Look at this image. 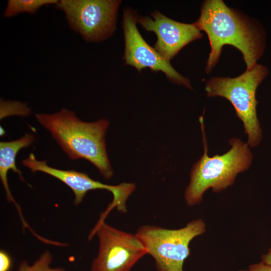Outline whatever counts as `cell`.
<instances>
[{
    "label": "cell",
    "instance_id": "277c9868",
    "mask_svg": "<svg viewBox=\"0 0 271 271\" xmlns=\"http://www.w3.org/2000/svg\"><path fill=\"white\" fill-rule=\"evenodd\" d=\"M267 68L255 64L249 70L235 77H213L207 82V97L221 96L233 106L236 114L243 122L248 136L247 144L255 147L261 139V130L256 115L255 92L267 74Z\"/></svg>",
    "mask_w": 271,
    "mask_h": 271
},
{
    "label": "cell",
    "instance_id": "8fae6325",
    "mask_svg": "<svg viewBox=\"0 0 271 271\" xmlns=\"http://www.w3.org/2000/svg\"><path fill=\"white\" fill-rule=\"evenodd\" d=\"M33 134L26 133L21 138L10 142H1L0 143V178L6 194L7 200L12 202L18 212L23 227L28 225L22 214L21 207L13 196L8 184L7 175L10 170L17 173L20 179L26 182L24 180L21 171L17 167L16 158L19 151L23 148L29 147L34 142Z\"/></svg>",
    "mask_w": 271,
    "mask_h": 271
},
{
    "label": "cell",
    "instance_id": "4fadbf2b",
    "mask_svg": "<svg viewBox=\"0 0 271 271\" xmlns=\"http://www.w3.org/2000/svg\"><path fill=\"white\" fill-rule=\"evenodd\" d=\"M52 260L53 256L51 252L46 250L31 265L29 264L25 260L22 261L19 265L18 271H66L62 267H51L50 264Z\"/></svg>",
    "mask_w": 271,
    "mask_h": 271
},
{
    "label": "cell",
    "instance_id": "52a82bcc",
    "mask_svg": "<svg viewBox=\"0 0 271 271\" xmlns=\"http://www.w3.org/2000/svg\"><path fill=\"white\" fill-rule=\"evenodd\" d=\"M96 234L99 250L93 260L91 271H129L147 250L139 237L117 229L103 221L96 224L88 236Z\"/></svg>",
    "mask_w": 271,
    "mask_h": 271
},
{
    "label": "cell",
    "instance_id": "e0dca14e",
    "mask_svg": "<svg viewBox=\"0 0 271 271\" xmlns=\"http://www.w3.org/2000/svg\"><path fill=\"white\" fill-rule=\"evenodd\" d=\"M261 260L263 262L271 265V248L268 249L266 254L262 255Z\"/></svg>",
    "mask_w": 271,
    "mask_h": 271
},
{
    "label": "cell",
    "instance_id": "ba28073f",
    "mask_svg": "<svg viewBox=\"0 0 271 271\" xmlns=\"http://www.w3.org/2000/svg\"><path fill=\"white\" fill-rule=\"evenodd\" d=\"M22 164L33 173L41 172L50 175L66 185L74 194V204L78 205L86 193L91 190L104 189L111 192L112 202L105 210L101 213L99 221H104L108 213L114 208L121 213L127 211L126 202L136 189V185L131 183H122L117 185L103 184L91 179L86 173L75 170H64L49 166L46 161H39L33 153L22 161Z\"/></svg>",
    "mask_w": 271,
    "mask_h": 271
},
{
    "label": "cell",
    "instance_id": "5bb4252c",
    "mask_svg": "<svg viewBox=\"0 0 271 271\" xmlns=\"http://www.w3.org/2000/svg\"><path fill=\"white\" fill-rule=\"evenodd\" d=\"M30 109L26 103L1 100V118L9 115L25 116L30 114Z\"/></svg>",
    "mask_w": 271,
    "mask_h": 271
},
{
    "label": "cell",
    "instance_id": "2e32d148",
    "mask_svg": "<svg viewBox=\"0 0 271 271\" xmlns=\"http://www.w3.org/2000/svg\"><path fill=\"white\" fill-rule=\"evenodd\" d=\"M248 271H271V265L261 261L250 265Z\"/></svg>",
    "mask_w": 271,
    "mask_h": 271
},
{
    "label": "cell",
    "instance_id": "30bf717a",
    "mask_svg": "<svg viewBox=\"0 0 271 271\" xmlns=\"http://www.w3.org/2000/svg\"><path fill=\"white\" fill-rule=\"evenodd\" d=\"M148 17L137 16V22L148 31L154 32L157 41L154 49L170 62L186 45L202 37L200 31L193 24L174 21L157 10Z\"/></svg>",
    "mask_w": 271,
    "mask_h": 271
},
{
    "label": "cell",
    "instance_id": "5b68a950",
    "mask_svg": "<svg viewBox=\"0 0 271 271\" xmlns=\"http://www.w3.org/2000/svg\"><path fill=\"white\" fill-rule=\"evenodd\" d=\"M205 231V223L199 218L177 229L144 225L135 234L147 254L154 258L158 271H183L184 261L190 254V242Z\"/></svg>",
    "mask_w": 271,
    "mask_h": 271
},
{
    "label": "cell",
    "instance_id": "7a4b0ae2",
    "mask_svg": "<svg viewBox=\"0 0 271 271\" xmlns=\"http://www.w3.org/2000/svg\"><path fill=\"white\" fill-rule=\"evenodd\" d=\"M35 116L70 159L88 160L105 179L113 176L105 141L109 124L107 120L85 122L65 108L53 114L37 113Z\"/></svg>",
    "mask_w": 271,
    "mask_h": 271
},
{
    "label": "cell",
    "instance_id": "ac0fdd59",
    "mask_svg": "<svg viewBox=\"0 0 271 271\" xmlns=\"http://www.w3.org/2000/svg\"><path fill=\"white\" fill-rule=\"evenodd\" d=\"M239 271H247V270H240Z\"/></svg>",
    "mask_w": 271,
    "mask_h": 271
},
{
    "label": "cell",
    "instance_id": "8992f818",
    "mask_svg": "<svg viewBox=\"0 0 271 271\" xmlns=\"http://www.w3.org/2000/svg\"><path fill=\"white\" fill-rule=\"evenodd\" d=\"M120 3L115 0H61L56 6L64 13L72 30L87 42H99L115 30Z\"/></svg>",
    "mask_w": 271,
    "mask_h": 271
},
{
    "label": "cell",
    "instance_id": "3957f363",
    "mask_svg": "<svg viewBox=\"0 0 271 271\" xmlns=\"http://www.w3.org/2000/svg\"><path fill=\"white\" fill-rule=\"evenodd\" d=\"M199 120L204 152L192 168L190 181L185 191V200L189 206L200 204L209 188L218 193L232 185L237 174L249 168L252 158L248 144L236 138L229 140L231 147L225 154L208 156L202 117Z\"/></svg>",
    "mask_w": 271,
    "mask_h": 271
},
{
    "label": "cell",
    "instance_id": "9c48e42d",
    "mask_svg": "<svg viewBox=\"0 0 271 271\" xmlns=\"http://www.w3.org/2000/svg\"><path fill=\"white\" fill-rule=\"evenodd\" d=\"M137 15L129 8L124 9L122 27L125 49V64L135 67L140 72L149 68L155 72L164 73L171 82L184 85L192 89L190 80L179 74L156 50L144 40L137 26Z\"/></svg>",
    "mask_w": 271,
    "mask_h": 271
},
{
    "label": "cell",
    "instance_id": "7c38bea8",
    "mask_svg": "<svg viewBox=\"0 0 271 271\" xmlns=\"http://www.w3.org/2000/svg\"><path fill=\"white\" fill-rule=\"evenodd\" d=\"M57 0H9L4 13L5 17H12L22 13L35 14L42 7L56 5Z\"/></svg>",
    "mask_w": 271,
    "mask_h": 271
},
{
    "label": "cell",
    "instance_id": "9a60e30c",
    "mask_svg": "<svg viewBox=\"0 0 271 271\" xmlns=\"http://www.w3.org/2000/svg\"><path fill=\"white\" fill-rule=\"evenodd\" d=\"M12 260L9 254L3 250L0 251V271H10Z\"/></svg>",
    "mask_w": 271,
    "mask_h": 271
},
{
    "label": "cell",
    "instance_id": "6da1fadb",
    "mask_svg": "<svg viewBox=\"0 0 271 271\" xmlns=\"http://www.w3.org/2000/svg\"><path fill=\"white\" fill-rule=\"evenodd\" d=\"M194 24L207 34L209 40L211 52L205 68L207 73L218 62L224 45H231L241 52L246 70L256 64L263 53L264 41L261 30L222 0L204 1L200 16Z\"/></svg>",
    "mask_w": 271,
    "mask_h": 271
}]
</instances>
